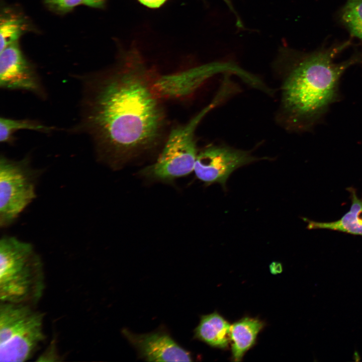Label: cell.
<instances>
[{"label":"cell","instance_id":"1","mask_svg":"<svg viewBox=\"0 0 362 362\" xmlns=\"http://www.w3.org/2000/svg\"><path fill=\"white\" fill-rule=\"evenodd\" d=\"M152 75L133 54L115 69L84 77L77 129L91 138L100 157L116 162L160 139L165 117L151 90Z\"/></svg>","mask_w":362,"mask_h":362},{"label":"cell","instance_id":"2","mask_svg":"<svg viewBox=\"0 0 362 362\" xmlns=\"http://www.w3.org/2000/svg\"><path fill=\"white\" fill-rule=\"evenodd\" d=\"M347 43L318 50L296 61L282 76L280 119L286 129L303 132L313 129L340 99L339 85L345 72L361 61L354 55L340 62L335 58Z\"/></svg>","mask_w":362,"mask_h":362},{"label":"cell","instance_id":"3","mask_svg":"<svg viewBox=\"0 0 362 362\" xmlns=\"http://www.w3.org/2000/svg\"><path fill=\"white\" fill-rule=\"evenodd\" d=\"M45 277L33 245L12 236L0 241L1 302L32 305L41 298Z\"/></svg>","mask_w":362,"mask_h":362},{"label":"cell","instance_id":"4","mask_svg":"<svg viewBox=\"0 0 362 362\" xmlns=\"http://www.w3.org/2000/svg\"><path fill=\"white\" fill-rule=\"evenodd\" d=\"M44 315L32 305L1 302V362L25 361L32 357L46 338Z\"/></svg>","mask_w":362,"mask_h":362},{"label":"cell","instance_id":"5","mask_svg":"<svg viewBox=\"0 0 362 362\" xmlns=\"http://www.w3.org/2000/svg\"><path fill=\"white\" fill-rule=\"evenodd\" d=\"M221 103V100L215 97L188 123L173 128L156 161L142 169L140 174L152 179L170 181L194 170L198 155L196 128L204 117Z\"/></svg>","mask_w":362,"mask_h":362},{"label":"cell","instance_id":"6","mask_svg":"<svg viewBox=\"0 0 362 362\" xmlns=\"http://www.w3.org/2000/svg\"><path fill=\"white\" fill-rule=\"evenodd\" d=\"M237 75L251 87L259 77L230 62H213L176 73L152 74L150 87L159 100L184 98L192 95L206 80L219 73Z\"/></svg>","mask_w":362,"mask_h":362},{"label":"cell","instance_id":"7","mask_svg":"<svg viewBox=\"0 0 362 362\" xmlns=\"http://www.w3.org/2000/svg\"><path fill=\"white\" fill-rule=\"evenodd\" d=\"M38 172L32 169L28 157L0 159V225H10L36 198Z\"/></svg>","mask_w":362,"mask_h":362},{"label":"cell","instance_id":"8","mask_svg":"<svg viewBox=\"0 0 362 362\" xmlns=\"http://www.w3.org/2000/svg\"><path fill=\"white\" fill-rule=\"evenodd\" d=\"M260 159L247 151L226 145H212L198 153L194 171L197 177L205 184L218 183L224 187L235 169Z\"/></svg>","mask_w":362,"mask_h":362},{"label":"cell","instance_id":"9","mask_svg":"<svg viewBox=\"0 0 362 362\" xmlns=\"http://www.w3.org/2000/svg\"><path fill=\"white\" fill-rule=\"evenodd\" d=\"M0 52L1 87L31 92L43 97L44 92L39 76L24 56L17 42Z\"/></svg>","mask_w":362,"mask_h":362},{"label":"cell","instance_id":"10","mask_svg":"<svg viewBox=\"0 0 362 362\" xmlns=\"http://www.w3.org/2000/svg\"><path fill=\"white\" fill-rule=\"evenodd\" d=\"M122 333L137 351L139 357L147 361H192L191 353L179 345L164 330L136 334L126 328Z\"/></svg>","mask_w":362,"mask_h":362},{"label":"cell","instance_id":"11","mask_svg":"<svg viewBox=\"0 0 362 362\" xmlns=\"http://www.w3.org/2000/svg\"><path fill=\"white\" fill-rule=\"evenodd\" d=\"M231 325L217 312L201 316L194 337L209 346L226 349L231 343Z\"/></svg>","mask_w":362,"mask_h":362},{"label":"cell","instance_id":"12","mask_svg":"<svg viewBox=\"0 0 362 362\" xmlns=\"http://www.w3.org/2000/svg\"><path fill=\"white\" fill-rule=\"evenodd\" d=\"M265 323L258 318L245 317L231 326L230 339L232 358L240 361L245 353L255 343L259 333Z\"/></svg>","mask_w":362,"mask_h":362},{"label":"cell","instance_id":"13","mask_svg":"<svg viewBox=\"0 0 362 362\" xmlns=\"http://www.w3.org/2000/svg\"><path fill=\"white\" fill-rule=\"evenodd\" d=\"M350 193L351 207L340 219L330 222H320L304 220L308 222L309 229H325L362 236V198L356 195L354 189L347 188Z\"/></svg>","mask_w":362,"mask_h":362},{"label":"cell","instance_id":"14","mask_svg":"<svg viewBox=\"0 0 362 362\" xmlns=\"http://www.w3.org/2000/svg\"><path fill=\"white\" fill-rule=\"evenodd\" d=\"M28 29V24L22 16L11 11H5L1 17L0 52L16 42Z\"/></svg>","mask_w":362,"mask_h":362},{"label":"cell","instance_id":"15","mask_svg":"<svg viewBox=\"0 0 362 362\" xmlns=\"http://www.w3.org/2000/svg\"><path fill=\"white\" fill-rule=\"evenodd\" d=\"M20 130H30L49 133L55 130L56 128L45 125L37 121L1 117L0 119L1 142H12L13 134Z\"/></svg>","mask_w":362,"mask_h":362},{"label":"cell","instance_id":"16","mask_svg":"<svg viewBox=\"0 0 362 362\" xmlns=\"http://www.w3.org/2000/svg\"><path fill=\"white\" fill-rule=\"evenodd\" d=\"M340 16L350 33L362 41V0H347Z\"/></svg>","mask_w":362,"mask_h":362},{"label":"cell","instance_id":"17","mask_svg":"<svg viewBox=\"0 0 362 362\" xmlns=\"http://www.w3.org/2000/svg\"><path fill=\"white\" fill-rule=\"evenodd\" d=\"M45 4L52 10L60 13L69 11L80 4L82 0H43Z\"/></svg>","mask_w":362,"mask_h":362},{"label":"cell","instance_id":"18","mask_svg":"<svg viewBox=\"0 0 362 362\" xmlns=\"http://www.w3.org/2000/svg\"><path fill=\"white\" fill-rule=\"evenodd\" d=\"M143 5L150 8H157L162 5L166 0H138Z\"/></svg>","mask_w":362,"mask_h":362},{"label":"cell","instance_id":"19","mask_svg":"<svg viewBox=\"0 0 362 362\" xmlns=\"http://www.w3.org/2000/svg\"><path fill=\"white\" fill-rule=\"evenodd\" d=\"M106 0H82L83 4L93 7V8H101L105 4Z\"/></svg>","mask_w":362,"mask_h":362},{"label":"cell","instance_id":"20","mask_svg":"<svg viewBox=\"0 0 362 362\" xmlns=\"http://www.w3.org/2000/svg\"><path fill=\"white\" fill-rule=\"evenodd\" d=\"M269 268L270 272L273 274H276L281 273L282 271V264L277 262H273L270 265Z\"/></svg>","mask_w":362,"mask_h":362},{"label":"cell","instance_id":"21","mask_svg":"<svg viewBox=\"0 0 362 362\" xmlns=\"http://www.w3.org/2000/svg\"><path fill=\"white\" fill-rule=\"evenodd\" d=\"M353 359L356 361H359L360 359V356L356 350H355L353 353Z\"/></svg>","mask_w":362,"mask_h":362},{"label":"cell","instance_id":"22","mask_svg":"<svg viewBox=\"0 0 362 362\" xmlns=\"http://www.w3.org/2000/svg\"><path fill=\"white\" fill-rule=\"evenodd\" d=\"M226 4L228 5V6L229 7L231 10H232L233 12H234V13H235L234 12V8L232 6V4L231 2V0H223Z\"/></svg>","mask_w":362,"mask_h":362}]
</instances>
